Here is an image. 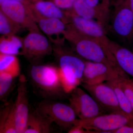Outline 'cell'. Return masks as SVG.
<instances>
[{"label": "cell", "mask_w": 133, "mask_h": 133, "mask_svg": "<svg viewBox=\"0 0 133 133\" xmlns=\"http://www.w3.org/2000/svg\"><path fill=\"white\" fill-rule=\"evenodd\" d=\"M66 36L74 44V49L79 56L86 61L103 63L116 69L122 75L128 77L115 61L107 45L97 40L83 35L70 27Z\"/></svg>", "instance_id": "obj_1"}, {"label": "cell", "mask_w": 133, "mask_h": 133, "mask_svg": "<svg viewBox=\"0 0 133 133\" xmlns=\"http://www.w3.org/2000/svg\"><path fill=\"white\" fill-rule=\"evenodd\" d=\"M29 75L33 88L45 99H58L67 94L62 85L58 67L34 65Z\"/></svg>", "instance_id": "obj_2"}, {"label": "cell", "mask_w": 133, "mask_h": 133, "mask_svg": "<svg viewBox=\"0 0 133 133\" xmlns=\"http://www.w3.org/2000/svg\"><path fill=\"white\" fill-rule=\"evenodd\" d=\"M36 110L52 124L55 123L60 128L68 131L75 126L78 119L70 105L54 100L43 101Z\"/></svg>", "instance_id": "obj_3"}, {"label": "cell", "mask_w": 133, "mask_h": 133, "mask_svg": "<svg viewBox=\"0 0 133 133\" xmlns=\"http://www.w3.org/2000/svg\"><path fill=\"white\" fill-rule=\"evenodd\" d=\"M124 126L133 127V118L121 112L102 114L87 119H78L75 126L81 127L87 133H112Z\"/></svg>", "instance_id": "obj_4"}, {"label": "cell", "mask_w": 133, "mask_h": 133, "mask_svg": "<svg viewBox=\"0 0 133 133\" xmlns=\"http://www.w3.org/2000/svg\"><path fill=\"white\" fill-rule=\"evenodd\" d=\"M59 74L65 91L70 94L82 83L85 61L71 54H65L59 60Z\"/></svg>", "instance_id": "obj_5"}, {"label": "cell", "mask_w": 133, "mask_h": 133, "mask_svg": "<svg viewBox=\"0 0 133 133\" xmlns=\"http://www.w3.org/2000/svg\"><path fill=\"white\" fill-rule=\"evenodd\" d=\"M110 26L111 31L120 41L133 43V12L126 1L114 12Z\"/></svg>", "instance_id": "obj_6"}, {"label": "cell", "mask_w": 133, "mask_h": 133, "mask_svg": "<svg viewBox=\"0 0 133 133\" xmlns=\"http://www.w3.org/2000/svg\"><path fill=\"white\" fill-rule=\"evenodd\" d=\"M70 94L69 105L79 119L92 118L105 113L92 97L79 87Z\"/></svg>", "instance_id": "obj_7"}, {"label": "cell", "mask_w": 133, "mask_h": 133, "mask_svg": "<svg viewBox=\"0 0 133 133\" xmlns=\"http://www.w3.org/2000/svg\"><path fill=\"white\" fill-rule=\"evenodd\" d=\"M81 85L95 99L105 113H124L120 107L114 91L107 83L92 85L81 84Z\"/></svg>", "instance_id": "obj_8"}, {"label": "cell", "mask_w": 133, "mask_h": 133, "mask_svg": "<svg viewBox=\"0 0 133 133\" xmlns=\"http://www.w3.org/2000/svg\"><path fill=\"white\" fill-rule=\"evenodd\" d=\"M121 77L129 78L122 75L116 69L105 64L86 60L81 84H97L117 79Z\"/></svg>", "instance_id": "obj_9"}, {"label": "cell", "mask_w": 133, "mask_h": 133, "mask_svg": "<svg viewBox=\"0 0 133 133\" xmlns=\"http://www.w3.org/2000/svg\"><path fill=\"white\" fill-rule=\"evenodd\" d=\"M26 76L21 74L17 83V94L14 102L16 126L17 133H24L30 112Z\"/></svg>", "instance_id": "obj_10"}, {"label": "cell", "mask_w": 133, "mask_h": 133, "mask_svg": "<svg viewBox=\"0 0 133 133\" xmlns=\"http://www.w3.org/2000/svg\"><path fill=\"white\" fill-rule=\"evenodd\" d=\"M23 44L22 54L31 62H37L51 52L48 39L37 32L29 33Z\"/></svg>", "instance_id": "obj_11"}, {"label": "cell", "mask_w": 133, "mask_h": 133, "mask_svg": "<svg viewBox=\"0 0 133 133\" xmlns=\"http://www.w3.org/2000/svg\"><path fill=\"white\" fill-rule=\"evenodd\" d=\"M70 16L71 27L75 30L108 46L110 40L108 38L104 27L101 23L93 19L83 18L73 12Z\"/></svg>", "instance_id": "obj_12"}, {"label": "cell", "mask_w": 133, "mask_h": 133, "mask_svg": "<svg viewBox=\"0 0 133 133\" xmlns=\"http://www.w3.org/2000/svg\"><path fill=\"white\" fill-rule=\"evenodd\" d=\"M1 4V11L14 24L19 26L30 25L29 12L18 1H7Z\"/></svg>", "instance_id": "obj_13"}, {"label": "cell", "mask_w": 133, "mask_h": 133, "mask_svg": "<svg viewBox=\"0 0 133 133\" xmlns=\"http://www.w3.org/2000/svg\"><path fill=\"white\" fill-rule=\"evenodd\" d=\"M108 47L119 68L133 78V52L117 43L109 40Z\"/></svg>", "instance_id": "obj_14"}, {"label": "cell", "mask_w": 133, "mask_h": 133, "mask_svg": "<svg viewBox=\"0 0 133 133\" xmlns=\"http://www.w3.org/2000/svg\"><path fill=\"white\" fill-rule=\"evenodd\" d=\"M73 8V13L78 16L87 19H96L104 26L107 22L108 11L92 7L84 0H76Z\"/></svg>", "instance_id": "obj_15"}, {"label": "cell", "mask_w": 133, "mask_h": 133, "mask_svg": "<svg viewBox=\"0 0 133 133\" xmlns=\"http://www.w3.org/2000/svg\"><path fill=\"white\" fill-rule=\"evenodd\" d=\"M52 123L35 110L30 109L24 133H49Z\"/></svg>", "instance_id": "obj_16"}, {"label": "cell", "mask_w": 133, "mask_h": 133, "mask_svg": "<svg viewBox=\"0 0 133 133\" xmlns=\"http://www.w3.org/2000/svg\"><path fill=\"white\" fill-rule=\"evenodd\" d=\"M0 133H17L16 126L14 102H5L4 105L1 108Z\"/></svg>", "instance_id": "obj_17"}, {"label": "cell", "mask_w": 133, "mask_h": 133, "mask_svg": "<svg viewBox=\"0 0 133 133\" xmlns=\"http://www.w3.org/2000/svg\"><path fill=\"white\" fill-rule=\"evenodd\" d=\"M38 24L44 33L49 36L66 34L67 29L64 22L56 18L43 17L39 19Z\"/></svg>", "instance_id": "obj_18"}, {"label": "cell", "mask_w": 133, "mask_h": 133, "mask_svg": "<svg viewBox=\"0 0 133 133\" xmlns=\"http://www.w3.org/2000/svg\"><path fill=\"white\" fill-rule=\"evenodd\" d=\"M21 69L16 55L0 54V72L7 73L15 78L21 75Z\"/></svg>", "instance_id": "obj_19"}, {"label": "cell", "mask_w": 133, "mask_h": 133, "mask_svg": "<svg viewBox=\"0 0 133 133\" xmlns=\"http://www.w3.org/2000/svg\"><path fill=\"white\" fill-rule=\"evenodd\" d=\"M23 44L19 38L12 35L5 36L1 39L0 52L3 54L16 55L22 51Z\"/></svg>", "instance_id": "obj_20"}, {"label": "cell", "mask_w": 133, "mask_h": 133, "mask_svg": "<svg viewBox=\"0 0 133 133\" xmlns=\"http://www.w3.org/2000/svg\"><path fill=\"white\" fill-rule=\"evenodd\" d=\"M119 78L105 83L111 87L114 91L122 111L133 118L132 108L127 97L120 85Z\"/></svg>", "instance_id": "obj_21"}, {"label": "cell", "mask_w": 133, "mask_h": 133, "mask_svg": "<svg viewBox=\"0 0 133 133\" xmlns=\"http://www.w3.org/2000/svg\"><path fill=\"white\" fill-rule=\"evenodd\" d=\"M35 7L37 12L43 17L56 18L62 20L64 18L63 12L52 2H39L36 4Z\"/></svg>", "instance_id": "obj_22"}, {"label": "cell", "mask_w": 133, "mask_h": 133, "mask_svg": "<svg viewBox=\"0 0 133 133\" xmlns=\"http://www.w3.org/2000/svg\"><path fill=\"white\" fill-rule=\"evenodd\" d=\"M15 77L7 73L0 72V100L5 101L14 85Z\"/></svg>", "instance_id": "obj_23"}, {"label": "cell", "mask_w": 133, "mask_h": 133, "mask_svg": "<svg viewBox=\"0 0 133 133\" xmlns=\"http://www.w3.org/2000/svg\"><path fill=\"white\" fill-rule=\"evenodd\" d=\"M7 17L1 11L0 13V33L4 36L11 35L14 30L13 24Z\"/></svg>", "instance_id": "obj_24"}, {"label": "cell", "mask_w": 133, "mask_h": 133, "mask_svg": "<svg viewBox=\"0 0 133 133\" xmlns=\"http://www.w3.org/2000/svg\"><path fill=\"white\" fill-rule=\"evenodd\" d=\"M129 79V78L121 77L118 81L120 85L127 97L133 110V87L130 84Z\"/></svg>", "instance_id": "obj_25"}, {"label": "cell", "mask_w": 133, "mask_h": 133, "mask_svg": "<svg viewBox=\"0 0 133 133\" xmlns=\"http://www.w3.org/2000/svg\"><path fill=\"white\" fill-rule=\"evenodd\" d=\"M76 0H54L55 5L59 8L70 9L73 8Z\"/></svg>", "instance_id": "obj_26"}, {"label": "cell", "mask_w": 133, "mask_h": 133, "mask_svg": "<svg viewBox=\"0 0 133 133\" xmlns=\"http://www.w3.org/2000/svg\"><path fill=\"white\" fill-rule=\"evenodd\" d=\"M89 6L97 9L108 10V7L105 5H100V0H84Z\"/></svg>", "instance_id": "obj_27"}, {"label": "cell", "mask_w": 133, "mask_h": 133, "mask_svg": "<svg viewBox=\"0 0 133 133\" xmlns=\"http://www.w3.org/2000/svg\"><path fill=\"white\" fill-rule=\"evenodd\" d=\"M112 133H133V127L128 126H123L113 131Z\"/></svg>", "instance_id": "obj_28"}, {"label": "cell", "mask_w": 133, "mask_h": 133, "mask_svg": "<svg viewBox=\"0 0 133 133\" xmlns=\"http://www.w3.org/2000/svg\"><path fill=\"white\" fill-rule=\"evenodd\" d=\"M126 1L130 9L133 12V0H127Z\"/></svg>", "instance_id": "obj_29"}, {"label": "cell", "mask_w": 133, "mask_h": 133, "mask_svg": "<svg viewBox=\"0 0 133 133\" xmlns=\"http://www.w3.org/2000/svg\"><path fill=\"white\" fill-rule=\"evenodd\" d=\"M103 2L105 5H108V0H102Z\"/></svg>", "instance_id": "obj_30"}, {"label": "cell", "mask_w": 133, "mask_h": 133, "mask_svg": "<svg viewBox=\"0 0 133 133\" xmlns=\"http://www.w3.org/2000/svg\"><path fill=\"white\" fill-rule=\"evenodd\" d=\"M7 1H21V0H0V1H1V3H2L4 2Z\"/></svg>", "instance_id": "obj_31"}, {"label": "cell", "mask_w": 133, "mask_h": 133, "mask_svg": "<svg viewBox=\"0 0 133 133\" xmlns=\"http://www.w3.org/2000/svg\"><path fill=\"white\" fill-rule=\"evenodd\" d=\"M129 81L130 82V84H131V85H132L133 87V79H129Z\"/></svg>", "instance_id": "obj_32"}, {"label": "cell", "mask_w": 133, "mask_h": 133, "mask_svg": "<svg viewBox=\"0 0 133 133\" xmlns=\"http://www.w3.org/2000/svg\"></svg>", "instance_id": "obj_33"}]
</instances>
